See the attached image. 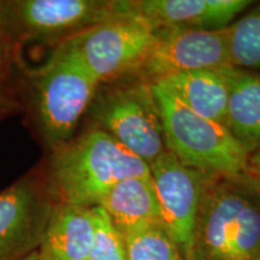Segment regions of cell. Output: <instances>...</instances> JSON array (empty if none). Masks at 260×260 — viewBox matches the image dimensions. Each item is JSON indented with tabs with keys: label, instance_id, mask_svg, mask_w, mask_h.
Wrapping results in <instances>:
<instances>
[{
	"label": "cell",
	"instance_id": "obj_15",
	"mask_svg": "<svg viewBox=\"0 0 260 260\" xmlns=\"http://www.w3.org/2000/svg\"><path fill=\"white\" fill-rule=\"evenodd\" d=\"M223 68L187 71L172 75L155 83L193 112L224 124L228 82Z\"/></svg>",
	"mask_w": 260,
	"mask_h": 260
},
{
	"label": "cell",
	"instance_id": "obj_8",
	"mask_svg": "<svg viewBox=\"0 0 260 260\" xmlns=\"http://www.w3.org/2000/svg\"><path fill=\"white\" fill-rule=\"evenodd\" d=\"M149 171L165 229L188 260L204 191L216 175L186 167L169 151L149 164Z\"/></svg>",
	"mask_w": 260,
	"mask_h": 260
},
{
	"label": "cell",
	"instance_id": "obj_13",
	"mask_svg": "<svg viewBox=\"0 0 260 260\" xmlns=\"http://www.w3.org/2000/svg\"><path fill=\"white\" fill-rule=\"evenodd\" d=\"M99 206L124 239L147 228L164 225L151 177H130L118 182Z\"/></svg>",
	"mask_w": 260,
	"mask_h": 260
},
{
	"label": "cell",
	"instance_id": "obj_4",
	"mask_svg": "<svg viewBox=\"0 0 260 260\" xmlns=\"http://www.w3.org/2000/svg\"><path fill=\"white\" fill-rule=\"evenodd\" d=\"M160 112L167 151L188 168L234 176L248 172L249 155L225 125L198 115L157 83L152 84Z\"/></svg>",
	"mask_w": 260,
	"mask_h": 260
},
{
	"label": "cell",
	"instance_id": "obj_1",
	"mask_svg": "<svg viewBox=\"0 0 260 260\" xmlns=\"http://www.w3.org/2000/svg\"><path fill=\"white\" fill-rule=\"evenodd\" d=\"M188 260H260V177L213 176L201 200Z\"/></svg>",
	"mask_w": 260,
	"mask_h": 260
},
{
	"label": "cell",
	"instance_id": "obj_9",
	"mask_svg": "<svg viewBox=\"0 0 260 260\" xmlns=\"http://www.w3.org/2000/svg\"><path fill=\"white\" fill-rule=\"evenodd\" d=\"M230 65L228 28L219 30H159L136 77L155 83L172 75Z\"/></svg>",
	"mask_w": 260,
	"mask_h": 260
},
{
	"label": "cell",
	"instance_id": "obj_19",
	"mask_svg": "<svg viewBox=\"0 0 260 260\" xmlns=\"http://www.w3.org/2000/svg\"><path fill=\"white\" fill-rule=\"evenodd\" d=\"M10 69V44L0 30V84L4 82Z\"/></svg>",
	"mask_w": 260,
	"mask_h": 260
},
{
	"label": "cell",
	"instance_id": "obj_10",
	"mask_svg": "<svg viewBox=\"0 0 260 260\" xmlns=\"http://www.w3.org/2000/svg\"><path fill=\"white\" fill-rule=\"evenodd\" d=\"M54 204L50 188L31 176L0 191V260H23L38 251Z\"/></svg>",
	"mask_w": 260,
	"mask_h": 260
},
{
	"label": "cell",
	"instance_id": "obj_7",
	"mask_svg": "<svg viewBox=\"0 0 260 260\" xmlns=\"http://www.w3.org/2000/svg\"><path fill=\"white\" fill-rule=\"evenodd\" d=\"M65 40L100 84L136 75L157 41L159 30L139 16L122 11Z\"/></svg>",
	"mask_w": 260,
	"mask_h": 260
},
{
	"label": "cell",
	"instance_id": "obj_16",
	"mask_svg": "<svg viewBox=\"0 0 260 260\" xmlns=\"http://www.w3.org/2000/svg\"><path fill=\"white\" fill-rule=\"evenodd\" d=\"M230 65L260 71V3L228 27Z\"/></svg>",
	"mask_w": 260,
	"mask_h": 260
},
{
	"label": "cell",
	"instance_id": "obj_2",
	"mask_svg": "<svg viewBox=\"0 0 260 260\" xmlns=\"http://www.w3.org/2000/svg\"><path fill=\"white\" fill-rule=\"evenodd\" d=\"M130 177H151L149 165L94 128L54 151L50 190L57 203L95 207L115 184Z\"/></svg>",
	"mask_w": 260,
	"mask_h": 260
},
{
	"label": "cell",
	"instance_id": "obj_12",
	"mask_svg": "<svg viewBox=\"0 0 260 260\" xmlns=\"http://www.w3.org/2000/svg\"><path fill=\"white\" fill-rule=\"evenodd\" d=\"M93 239L92 207L56 201L37 251L39 260H87Z\"/></svg>",
	"mask_w": 260,
	"mask_h": 260
},
{
	"label": "cell",
	"instance_id": "obj_20",
	"mask_svg": "<svg viewBox=\"0 0 260 260\" xmlns=\"http://www.w3.org/2000/svg\"><path fill=\"white\" fill-rule=\"evenodd\" d=\"M248 171L255 176L260 177V149L249 155Z\"/></svg>",
	"mask_w": 260,
	"mask_h": 260
},
{
	"label": "cell",
	"instance_id": "obj_21",
	"mask_svg": "<svg viewBox=\"0 0 260 260\" xmlns=\"http://www.w3.org/2000/svg\"><path fill=\"white\" fill-rule=\"evenodd\" d=\"M23 260H39V256H38V252L35 251V252H32L30 255H28L27 258L25 259H23Z\"/></svg>",
	"mask_w": 260,
	"mask_h": 260
},
{
	"label": "cell",
	"instance_id": "obj_17",
	"mask_svg": "<svg viewBox=\"0 0 260 260\" xmlns=\"http://www.w3.org/2000/svg\"><path fill=\"white\" fill-rule=\"evenodd\" d=\"M128 260H186L164 225H154L124 239Z\"/></svg>",
	"mask_w": 260,
	"mask_h": 260
},
{
	"label": "cell",
	"instance_id": "obj_18",
	"mask_svg": "<svg viewBox=\"0 0 260 260\" xmlns=\"http://www.w3.org/2000/svg\"><path fill=\"white\" fill-rule=\"evenodd\" d=\"M94 239L87 260H128L124 237L100 206L92 207Z\"/></svg>",
	"mask_w": 260,
	"mask_h": 260
},
{
	"label": "cell",
	"instance_id": "obj_11",
	"mask_svg": "<svg viewBox=\"0 0 260 260\" xmlns=\"http://www.w3.org/2000/svg\"><path fill=\"white\" fill-rule=\"evenodd\" d=\"M253 4L251 0H119L122 11L136 15L155 30H219Z\"/></svg>",
	"mask_w": 260,
	"mask_h": 260
},
{
	"label": "cell",
	"instance_id": "obj_5",
	"mask_svg": "<svg viewBox=\"0 0 260 260\" xmlns=\"http://www.w3.org/2000/svg\"><path fill=\"white\" fill-rule=\"evenodd\" d=\"M96 128L149 165L167 151L152 84L141 79L98 89L92 105Z\"/></svg>",
	"mask_w": 260,
	"mask_h": 260
},
{
	"label": "cell",
	"instance_id": "obj_6",
	"mask_svg": "<svg viewBox=\"0 0 260 260\" xmlns=\"http://www.w3.org/2000/svg\"><path fill=\"white\" fill-rule=\"evenodd\" d=\"M118 12V0H0V30L10 45L60 44Z\"/></svg>",
	"mask_w": 260,
	"mask_h": 260
},
{
	"label": "cell",
	"instance_id": "obj_14",
	"mask_svg": "<svg viewBox=\"0 0 260 260\" xmlns=\"http://www.w3.org/2000/svg\"><path fill=\"white\" fill-rule=\"evenodd\" d=\"M228 82L224 125L251 155L260 149V71L223 68Z\"/></svg>",
	"mask_w": 260,
	"mask_h": 260
},
{
	"label": "cell",
	"instance_id": "obj_3",
	"mask_svg": "<svg viewBox=\"0 0 260 260\" xmlns=\"http://www.w3.org/2000/svg\"><path fill=\"white\" fill-rule=\"evenodd\" d=\"M99 86L67 41L58 45L47 63L35 74V117L41 136L53 151L70 141Z\"/></svg>",
	"mask_w": 260,
	"mask_h": 260
}]
</instances>
